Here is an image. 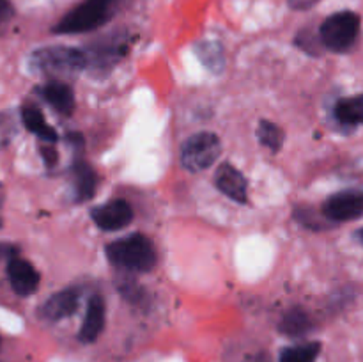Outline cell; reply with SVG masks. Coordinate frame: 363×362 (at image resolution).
<instances>
[{"label": "cell", "mask_w": 363, "mask_h": 362, "mask_svg": "<svg viewBox=\"0 0 363 362\" xmlns=\"http://www.w3.org/2000/svg\"><path fill=\"white\" fill-rule=\"evenodd\" d=\"M7 275H9L11 286L20 297H28L34 293L39 286L38 270L28 263L27 259H21L13 256L7 263Z\"/></svg>", "instance_id": "obj_9"}, {"label": "cell", "mask_w": 363, "mask_h": 362, "mask_svg": "<svg viewBox=\"0 0 363 362\" xmlns=\"http://www.w3.org/2000/svg\"><path fill=\"white\" fill-rule=\"evenodd\" d=\"M360 238H362V241H363V229L360 231Z\"/></svg>", "instance_id": "obj_23"}, {"label": "cell", "mask_w": 363, "mask_h": 362, "mask_svg": "<svg viewBox=\"0 0 363 362\" xmlns=\"http://www.w3.org/2000/svg\"><path fill=\"white\" fill-rule=\"evenodd\" d=\"M2 190H0V208H2ZM0 226H2V216H0Z\"/></svg>", "instance_id": "obj_22"}, {"label": "cell", "mask_w": 363, "mask_h": 362, "mask_svg": "<svg viewBox=\"0 0 363 362\" xmlns=\"http://www.w3.org/2000/svg\"><path fill=\"white\" fill-rule=\"evenodd\" d=\"M13 16V7L7 0H0V25L6 23L9 18Z\"/></svg>", "instance_id": "obj_19"}, {"label": "cell", "mask_w": 363, "mask_h": 362, "mask_svg": "<svg viewBox=\"0 0 363 362\" xmlns=\"http://www.w3.org/2000/svg\"><path fill=\"white\" fill-rule=\"evenodd\" d=\"M74 190H77V199L78 201H85V199H91L96 192V172L92 170V167L89 165L84 160H78L74 162Z\"/></svg>", "instance_id": "obj_14"}, {"label": "cell", "mask_w": 363, "mask_h": 362, "mask_svg": "<svg viewBox=\"0 0 363 362\" xmlns=\"http://www.w3.org/2000/svg\"><path fill=\"white\" fill-rule=\"evenodd\" d=\"M325 216L332 222H347L363 215V190H344L333 194L323 206Z\"/></svg>", "instance_id": "obj_6"}, {"label": "cell", "mask_w": 363, "mask_h": 362, "mask_svg": "<svg viewBox=\"0 0 363 362\" xmlns=\"http://www.w3.org/2000/svg\"><path fill=\"white\" fill-rule=\"evenodd\" d=\"M311 323L312 322L311 318H308L307 312L301 311V309H291L289 312L284 314L282 322H280V330H282L286 336L300 337L305 336V334L312 329Z\"/></svg>", "instance_id": "obj_16"}, {"label": "cell", "mask_w": 363, "mask_h": 362, "mask_svg": "<svg viewBox=\"0 0 363 362\" xmlns=\"http://www.w3.org/2000/svg\"><path fill=\"white\" fill-rule=\"evenodd\" d=\"M216 187L220 192L236 202H247L248 199V183L243 174L233 167L230 163H223L216 170Z\"/></svg>", "instance_id": "obj_10"}, {"label": "cell", "mask_w": 363, "mask_h": 362, "mask_svg": "<svg viewBox=\"0 0 363 362\" xmlns=\"http://www.w3.org/2000/svg\"><path fill=\"white\" fill-rule=\"evenodd\" d=\"M123 0H84L53 27L57 34H80L101 27L119 11Z\"/></svg>", "instance_id": "obj_1"}, {"label": "cell", "mask_w": 363, "mask_h": 362, "mask_svg": "<svg viewBox=\"0 0 363 362\" xmlns=\"http://www.w3.org/2000/svg\"><path fill=\"white\" fill-rule=\"evenodd\" d=\"M103 327H105V302H103L101 297L94 295L87 304L84 325H82L78 337L84 343H92L103 332Z\"/></svg>", "instance_id": "obj_11"}, {"label": "cell", "mask_w": 363, "mask_h": 362, "mask_svg": "<svg viewBox=\"0 0 363 362\" xmlns=\"http://www.w3.org/2000/svg\"><path fill=\"white\" fill-rule=\"evenodd\" d=\"M222 153V142L215 133H195L181 146V163L184 169L197 172L211 167Z\"/></svg>", "instance_id": "obj_5"}, {"label": "cell", "mask_w": 363, "mask_h": 362, "mask_svg": "<svg viewBox=\"0 0 363 362\" xmlns=\"http://www.w3.org/2000/svg\"><path fill=\"white\" fill-rule=\"evenodd\" d=\"M250 362H269L266 357H254Z\"/></svg>", "instance_id": "obj_21"}, {"label": "cell", "mask_w": 363, "mask_h": 362, "mask_svg": "<svg viewBox=\"0 0 363 362\" xmlns=\"http://www.w3.org/2000/svg\"><path fill=\"white\" fill-rule=\"evenodd\" d=\"M43 155H45V158H46V162L48 163H53L57 160V155H53V151L52 149H43Z\"/></svg>", "instance_id": "obj_20"}, {"label": "cell", "mask_w": 363, "mask_h": 362, "mask_svg": "<svg viewBox=\"0 0 363 362\" xmlns=\"http://www.w3.org/2000/svg\"><path fill=\"white\" fill-rule=\"evenodd\" d=\"M21 119H23L25 128L28 131H32L34 135H38L39 138L46 142H55L57 141V131L46 123L45 116L41 114V110L35 109L32 105H25L21 109Z\"/></svg>", "instance_id": "obj_13"}, {"label": "cell", "mask_w": 363, "mask_h": 362, "mask_svg": "<svg viewBox=\"0 0 363 362\" xmlns=\"http://www.w3.org/2000/svg\"><path fill=\"white\" fill-rule=\"evenodd\" d=\"M335 117L342 124H363V94L340 99L335 105Z\"/></svg>", "instance_id": "obj_15"}, {"label": "cell", "mask_w": 363, "mask_h": 362, "mask_svg": "<svg viewBox=\"0 0 363 362\" xmlns=\"http://www.w3.org/2000/svg\"><path fill=\"white\" fill-rule=\"evenodd\" d=\"M30 66L45 75H74L89 66L87 53L69 46H46L32 53Z\"/></svg>", "instance_id": "obj_3"}, {"label": "cell", "mask_w": 363, "mask_h": 362, "mask_svg": "<svg viewBox=\"0 0 363 362\" xmlns=\"http://www.w3.org/2000/svg\"><path fill=\"white\" fill-rule=\"evenodd\" d=\"M321 344L319 343H305L298 346H289L280 353V362H315Z\"/></svg>", "instance_id": "obj_17"}, {"label": "cell", "mask_w": 363, "mask_h": 362, "mask_svg": "<svg viewBox=\"0 0 363 362\" xmlns=\"http://www.w3.org/2000/svg\"><path fill=\"white\" fill-rule=\"evenodd\" d=\"M360 16L353 11H342L326 18L321 25V43L332 52H347L360 34Z\"/></svg>", "instance_id": "obj_4"}, {"label": "cell", "mask_w": 363, "mask_h": 362, "mask_svg": "<svg viewBox=\"0 0 363 362\" xmlns=\"http://www.w3.org/2000/svg\"><path fill=\"white\" fill-rule=\"evenodd\" d=\"M91 219L103 231H119L133 220V209L126 201H110L91 209Z\"/></svg>", "instance_id": "obj_7"}, {"label": "cell", "mask_w": 363, "mask_h": 362, "mask_svg": "<svg viewBox=\"0 0 363 362\" xmlns=\"http://www.w3.org/2000/svg\"><path fill=\"white\" fill-rule=\"evenodd\" d=\"M106 258L128 272H149L156 265V251L144 234H131L106 245Z\"/></svg>", "instance_id": "obj_2"}, {"label": "cell", "mask_w": 363, "mask_h": 362, "mask_svg": "<svg viewBox=\"0 0 363 362\" xmlns=\"http://www.w3.org/2000/svg\"><path fill=\"white\" fill-rule=\"evenodd\" d=\"M78 304H80V291L77 287H67V290L52 295L41 305L39 314L46 322H59V319L74 314V311L78 309Z\"/></svg>", "instance_id": "obj_8"}, {"label": "cell", "mask_w": 363, "mask_h": 362, "mask_svg": "<svg viewBox=\"0 0 363 362\" xmlns=\"http://www.w3.org/2000/svg\"><path fill=\"white\" fill-rule=\"evenodd\" d=\"M259 141H261L262 146L269 148L272 151H279L282 148V130L277 126L275 123H269V121H262L261 126L257 130Z\"/></svg>", "instance_id": "obj_18"}, {"label": "cell", "mask_w": 363, "mask_h": 362, "mask_svg": "<svg viewBox=\"0 0 363 362\" xmlns=\"http://www.w3.org/2000/svg\"><path fill=\"white\" fill-rule=\"evenodd\" d=\"M41 92L43 99L48 103L50 106L57 110L60 114H71L74 109V94H73V89L69 87L67 84L59 80H53L48 82V84L43 85L39 89Z\"/></svg>", "instance_id": "obj_12"}]
</instances>
